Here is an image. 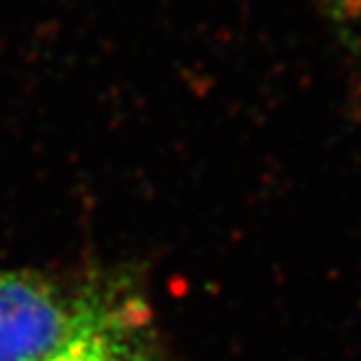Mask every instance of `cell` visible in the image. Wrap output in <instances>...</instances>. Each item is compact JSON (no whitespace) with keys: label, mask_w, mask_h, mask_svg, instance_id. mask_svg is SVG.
<instances>
[{"label":"cell","mask_w":361,"mask_h":361,"mask_svg":"<svg viewBox=\"0 0 361 361\" xmlns=\"http://www.w3.org/2000/svg\"><path fill=\"white\" fill-rule=\"evenodd\" d=\"M104 305H74L37 277L0 273V361H44Z\"/></svg>","instance_id":"cell-1"},{"label":"cell","mask_w":361,"mask_h":361,"mask_svg":"<svg viewBox=\"0 0 361 361\" xmlns=\"http://www.w3.org/2000/svg\"><path fill=\"white\" fill-rule=\"evenodd\" d=\"M126 307H102L82 331L44 361H156Z\"/></svg>","instance_id":"cell-2"},{"label":"cell","mask_w":361,"mask_h":361,"mask_svg":"<svg viewBox=\"0 0 361 361\" xmlns=\"http://www.w3.org/2000/svg\"><path fill=\"white\" fill-rule=\"evenodd\" d=\"M318 5L350 39L361 42V0H318Z\"/></svg>","instance_id":"cell-3"}]
</instances>
